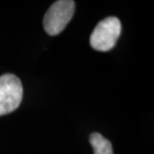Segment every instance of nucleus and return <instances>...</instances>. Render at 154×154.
Returning a JSON list of instances; mask_svg holds the SVG:
<instances>
[{
  "mask_svg": "<svg viewBox=\"0 0 154 154\" xmlns=\"http://www.w3.org/2000/svg\"><path fill=\"white\" fill-rule=\"evenodd\" d=\"M75 11V2L72 0H59L52 4L43 18V26L50 36L58 35L70 22Z\"/></svg>",
  "mask_w": 154,
  "mask_h": 154,
  "instance_id": "f257e3e1",
  "label": "nucleus"
},
{
  "mask_svg": "<svg viewBox=\"0 0 154 154\" xmlns=\"http://www.w3.org/2000/svg\"><path fill=\"white\" fill-rule=\"evenodd\" d=\"M121 33V23L117 17L101 20L90 36L91 47L97 51L107 52L114 47Z\"/></svg>",
  "mask_w": 154,
  "mask_h": 154,
  "instance_id": "f03ea898",
  "label": "nucleus"
},
{
  "mask_svg": "<svg viewBox=\"0 0 154 154\" xmlns=\"http://www.w3.org/2000/svg\"><path fill=\"white\" fill-rule=\"evenodd\" d=\"M22 98V83L17 76L10 73L0 76V116L16 110Z\"/></svg>",
  "mask_w": 154,
  "mask_h": 154,
  "instance_id": "7ed1b4c3",
  "label": "nucleus"
},
{
  "mask_svg": "<svg viewBox=\"0 0 154 154\" xmlns=\"http://www.w3.org/2000/svg\"><path fill=\"white\" fill-rule=\"evenodd\" d=\"M89 142L93 147L94 154H113L111 142L100 133L93 132L90 134Z\"/></svg>",
  "mask_w": 154,
  "mask_h": 154,
  "instance_id": "20e7f679",
  "label": "nucleus"
}]
</instances>
